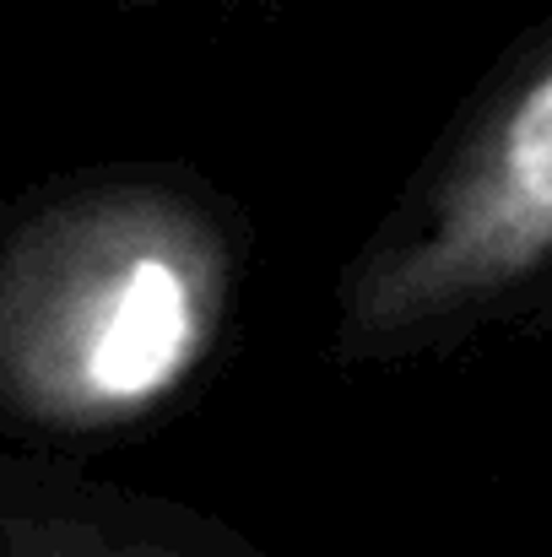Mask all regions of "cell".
Instances as JSON below:
<instances>
[{
	"instance_id": "cell-1",
	"label": "cell",
	"mask_w": 552,
	"mask_h": 557,
	"mask_svg": "<svg viewBox=\"0 0 552 557\" xmlns=\"http://www.w3.org/2000/svg\"><path fill=\"white\" fill-rule=\"evenodd\" d=\"M233 244L174 185L114 180L0 244V406L49 433L163 411L222 342Z\"/></svg>"
},
{
	"instance_id": "cell-2",
	"label": "cell",
	"mask_w": 552,
	"mask_h": 557,
	"mask_svg": "<svg viewBox=\"0 0 552 557\" xmlns=\"http://www.w3.org/2000/svg\"><path fill=\"white\" fill-rule=\"evenodd\" d=\"M552 276V38L510 71L353 276L347 342L406 347Z\"/></svg>"
},
{
	"instance_id": "cell-3",
	"label": "cell",
	"mask_w": 552,
	"mask_h": 557,
	"mask_svg": "<svg viewBox=\"0 0 552 557\" xmlns=\"http://www.w3.org/2000/svg\"><path fill=\"white\" fill-rule=\"evenodd\" d=\"M0 557H200L60 504H0Z\"/></svg>"
}]
</instances>
